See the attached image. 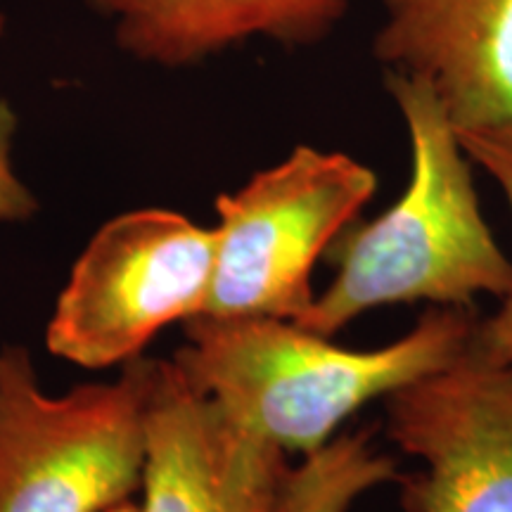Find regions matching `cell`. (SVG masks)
Segmentation results:
<instances>
[{"instance_id": "obj_1", "label": "cell", "mask_w": 512, "mask_h": 512, "mask_svg": "<svg viewBox=\"0 0 512 512\" xmlns=\"http://www.w3.org/2000/svg\"><path fill=\"white\" fill-rule=\"evenodd\" d=\"M475 325L470 306H437L392 344L347 349L283 318L195 316L174 363L242 430L311 456L368 403L463 358Z\"/></svg>"}, {"instance_id": "obj_2", "label": "cell", "mask_w": 512, "mask_h": 512, "mask_svg": "<svg viewBox=\"0 0 512 512\" xmlns=\"http://www.w3.org/2000/svg\"><path fill=\"white\" fill-rule=\"evenodd\" d=\"M387 91L408 131L411 176L392 207L354 221L328 249L335 278L297 320L323 337L382 306H470L512 290V264L484 219L472 162L437 93L394 72Z\"/></svg>"}, {"instance_id": "obj_3", "label": "cell", "mask_w": 512, "mask_h": 512, "mask_svg": "<svg viewBox=\"0 0 512 512\" xmlns=\"http://www.w3.org/2000/svg\"><path fill=\"white\" fill-rule=\"evenodd\" d=\"M150 358L64 396L38 387L27 349H0V512H107L143 486Z\"/></svg>"}, {"instance_id": "obj_4", "label": "cell", "mask_w": 512, "mask_h": 512, "mask_svg": "<svg viewBox=\"0 0 512 512\" xmlns=\"http://www.w3.org/2000/svg\"><path fill=\"white\" fill-rule=\"evenodd\" d=\"M377 190L375 171L344 152L299 145L240 190L216 200V256L202 316L297 323L311 309V275Z\"/></svg>"}, {"instance_id": "obj_5", "label": "cell", "mask_w": 512, "mask_h": 512, "mask_svg": "<svg viewBox=\"0 0 512 512\" xmlns=\"http://www.w3.org/2000/svg\"><path fill=\"white\" fill-rule=\"evenodd\" d=\"M216 230L169 209L128 211L83 249L57 299L48 349L81 368L143 354L169 323L207 311Z\"/></svg>"}, {"instance_id": "obj_6", "label": "cell", "mask_w": 512, "mask_h": 512, "mask_svg": "<svg viewBox=\"0 0 512 512\" xmlns=\"http://www.w3.org/2000/svg\"><path fill=\"white\" fill-rule=\"evenodd\" d=\"M387 432L422 470L406 512H512V368L463 356L387 396Z\"/></svg>"}, {"instance_id": "obj_7", "label": "cell", "mask_w": 512, "mask_h": 512, "mask_svg": "<svg viewBox=\"0 0 512 512\" xmlns=\"http://www.w3.org/2000/svg\"><path fill=\"white\" fill-rule=\"evenodd\" d=\"M140 512H283L292 465L235 425L174 361L152 366Z\"/></svg>"}, {"instance_id": "obj_8", "label": "cell", "mask_w": 512, "mask_h": 512, "mask_svg": "<svg viewBox=\"0 0 512 512\" xmlns=\"http://www.w3.org/2000/svg\"><path fill=\"white\" fill-rule=\"evenodd\" d=\"M375 60L427 81L456 131L512 133V0H382Z\"/></svg>"}, {"instance_id": "obj_9", "label": "cell", "mask_w": 512, "mask_h": 512, "mask_svg": "<svg viewBox=\"0 0 512 512\" xmlns=\"http://www.w3.org/2000/svg\"><path fill=\"white\" fill-rule=\"evenodd\" d=\"M351 0H88L114 19L117 46L140 62L188 67L249 38L311 46L332 34Z\"/></svg>"}, {"instance_id": "obj_10", "label": "cell", "mask_w": 512, "mask_h": 512, "mask_svg": "<svg viewBox=\"0 0 512 512\" xmlns=\"http://www.w3.org/2000/svg\"><path fill=\"white\" fill-rule=\"evenodd\" d=\"M399 479L394 458L377 453L366 432L342 434L292 467L283 512H349L368 491Z\"/></svg>"}, {"instance_id": "obj_11", "label": "cell", "mask_w": 512, "mask_h": 512, "mask_svg": "<svg viewBox=\"0 0 512 512\" xmlns=\"http://www.w3.org/2000/svg\"><path fill=\"white\" fill-rule=\"evenodd\" d=\"M465 155L501 188L512 211V133L456 131ZM465 356L489 366L512 368V290L501 299L494 316L479 320L467 342Z\"/></svg>"}, {"instance_id": "obj_12", "label": "cell", "mask_w": 512, "mask_h": 512, "mask_svg": "<svg viewBox=\"0 0 512 512\" xmlns=\"http://www.w3.org/2000/svg\"><path fill=\"white\" fill-rule=\"evenodd\" d=\"M17 133V114L0 95V221H27L38 211V202L12 169V140Z\"/></svg>"}, {"instance_id": "obj_13", "label": "cell", "mask_w": 512, "mask_h": 512, "mask_svg": "<svg viewBox=\"0 0 512 512\" xmlns=\"http://www.w3.org/2000/svg\"><path fill=\"white\" fill-rule=\"evenodd\" d=\"M107 512H140V508H136V505H131V503H119V505H114V508H110Z\"/></svg>"}, {"instance_id": "obj_14", "label": "cell", "mask_w": 512, "mask_h": 512, "mask_svg": "<svg viewBox=\"0 0 512 512\" xmlns=\"http://www.w3.org/2000/svg\"><path fill=\"white\" fill-rule=\"evenodd\" d=\"M3 31H5V15L0 12V36H3Z\"/></svg>"}]
</instances>
